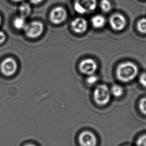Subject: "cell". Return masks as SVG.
<instances>
[{
    "label": "cell",
    "mask_w": 146,
    "mask_h": 146,
    "mask_svg": "<svg viewBox=\"0 0 146 146\" xmlns=\"http://www.w3.org/2000/svg\"><path fill=\"white\" fill-rule=\"evenodd\" d=\"M6 39V35L4 33L0 31V44H2L4 42Z\"/></svg>",
    "instance_id": "21"
},
{
    "label": "cell",
    "mask_w": 146,
    "mask_h": 146,
    "mask_svg": "<svg viewBox=\"0 0 146 146\" xmlns=\"http://www.w3.org/2000/svg\"><path fill=\"white\" fill-rule=\"evenodd\" d=\"M110 25L114 31H121L124 30L127 25V20L125 17L120 14L112 15L110 19Z\"/></svg>",
    "instance_id": "7"
},
{
    "label": "cell",
    "mask_w": 146,
    "mask_h": 146,
    "mask_svg": "<svg viewBox=\"0 0 146 146\" xmlns=\"http://www.w3.org/2000/svg\"><path fill=\"white\" fill-rule=\"evenodd\" d=\"M139 108L141 112L146 115V98H144L140 101Z\"/></svg>",
    "instance_id": "17"
},
{
    "label": "cell",
    "mask_w": 146,
    "mask_h": 146,
    "mask_svg": "<svg viewBox=\"0 0 146 146\" xmlns=\"http://www.w3.org/2000/svg\"><path fill=\"white\" fill-rule=\"evenodd\" d=\"M139 69L134 63L127 62L121 63L116 69V75L118 79L123 82H129L135 78Z\"/></svg>",
    "instance_id": "1"
},
{
    "label": "cell",
    "mask_w": 146,
    "mask_h": 146,
    "mask_svg": "<svg viewBox=\"0 0 146 146\" xmlns=\"http://www.w3.org/2000/svg\"><path fill=\"white\" fill-rule=\"evenodd\" d=\"M24 146H36L35 145H34V144H26V145H25Z\"/></svg>",
    "instance_id": "23"
},
{
    "label": "cell",
    "mask_w": 146,
    "mask_h": 146,
    "mask_svg": "<svg viewBox=\"0 0 146 146\" xmlns=\"http://www.w3.org/2000/svg\"><path fill=\"white\" fill-rule=\"evenodd\" d=\"M97 69V63L93 59H84L80 63L79 69L81 72L87 75H93Z\"/></svg>",
    "instance_id": "5"
},
{
    "label": "cell",
    "mask_w": 146,
    "mask_h": 146,
    "mask_svg": "<svg viewBox=\"0 0 146 146\" xmlns=\"http://www.w3.org/2000/svg\"><path fill=\"white\" fill-rule=\"evenodd\" d=\"M92 26L96 29L102 28L106 24V19L101 15H97L92 17L91 19Z\"/></svg>",
    "instance_id": "11"
},
{
    "label": "cell",
    "mask_w": 146,
    "mask_h": 146,
    "mask_svg": "<svg viewBox=\"0 0 146 146\" xmlns=\"http://www.w3.org/2000/svg\"><path fill=\"white\" fill-rule=\"evenodd\" d=\"M137 146H146V135H143L138 139Z\"/></svg>",
    "instance_id": "19"
},
{
    "label": "cell",
    "mask_w": 146,
    "mask_h": 146,
    "mask_svg": "<svg viewBox=\"0 0 146 146\" xmlns=\"http://www.w3.org/2000/svg\"><path fill=\"white\" fill-rule=\"evenodd\" d=\"M111 93L105 85L98 86L94 93V99L96 103L99 105H105L110 101Z\"/></svg>",
    "instance_id": "3"
},
{
    "label": "cell",
    "mask_w": 146,
    "mask_h": 146,
    "mask_svg": "<svg viewBox=\"0 0 146 146\" xmlns=\"http://www.w3.org/2000/svg\"><path fill=\"white\" fill-rule=\"evenodd\" d=\"M1 18L0 17V24H1Z\"/></svg>",
    "instance_id": "25"
},
{
    "label": "cell",
    "mask_w": 146,
    "mask_h": 146,
    "mask_svg": "<svg viewBox=\"0 0 146 146\" xmlns=\"http://www.w3.org/2000/svg\"><path fill=\"white\" fill-rule=\"evenodd\" d=\"M31 2L35 4H39L40 3L42 2L43 0H31Z\"/></svg>",
    "instance_id": "22"
},
{
    "label": "cell",
    "mask_w": 146,
    "mask_h": 146,
    "mask_svg": "<svg viewBox=\"0 0 146 146\" xmlns=\"http://www.w3.org/2000/svg\"><path fill=\"white\" fill-rule=\"evenodd\" d=\"M139 82L142 86L146 88V73H143L140 76Z\"/></svg>",
    "instance_id": "20"
},
{
    "label": "cell",
    "mask_w": 146,
    "mask_h": 146,
    "mask_svg": "<svg viewBox=\"0 0 146 146\" xmlns=\"http://www.w3.org/2000/svg\"><path fill=\"white\" fill-rule=\"evenodd\" d=\"M79 142L81 146H96L97 141L95 135L93 133L84 131L80 135Z\"/></svg>",
    "instance_id": "9"
},
{
    "label": "cell",
    "mask_w": 146,
    "mask_h": 146,
    "mask_svg": "<svg viewBox=\"0 0 146 146\" xmlns=\"http://www.w3.org/2000/svg\"><path fill=\"white\" fill-rule=\"evenodd\" d=\"M19 11L21 16L25 18L28 16L30 14L31 8L29 4L27 3H24L19 7Z\"/></svg>",
    "instance_id": "12"
},
{
    "label": "cell",
    "mask_w": 146,
    "mask_h": 146,
    "mask_svg": "<svg viewBox=\"0 0 146 146\" xmlns=\"http://www.w3.org/2000/svg\"><path fill=\"white\" fill-rule=\"evenodd\" d=\"M111 93L116 97H120L123 94V88L118 85H115L111 89Z\"/></svg>",
    "instance_id": "14"
},
{
    "label": "cell",
    "mask_w": 146,
    "mask_h": 146,
    "mask_svg": "<svg viewBox=\"0 0 146 146\" xmlns=\"http://www.w3.org/2000/svg\"><path fill=\"white\" fill-rule=\"evenodd\" d=\"M12 1H15V2H20V1H22L23 0H12Z\"/></svg>",
    "instance_id": "24"
},
{
    "label": "cell",
    "mask_w": 146,
    "mask_h": 146,
    "mask_svg": "<svg viewBox=\"0 0 146 146\" xmlns=\"http://www.w3.org/2000/svg\"><path fill=\"white\" fill-rule=\"evenodd\" d=\"M43 25L38 21H34L26 25L24 29L25 34L31 38H36L40 36L43 33Z\"/></svg>",
    "instance_id": "4"
},
{
    "label": "cell",
    "mask_w": 146,
    "mask_h": 146,
    "mask_svg": "<svg viewBox=\"0 0 146 146\" xmlns=\"http://www.w3.org/2000/svg\"><path fill=\"white\" fill-rule=\"evenodd\" d=\"M139 31L143 34H146V18H142L139 21L137 24Z\"/></svg>",
    "instance_id": "16"
},
{
    "label": "cell",
    "mask_w": 146,
    "mask_h": 146,
    "mask_svg": "<svg viewBox=\"0 0 146 146\" xmlns=\"http://www.w3.org/2000/svg\"><path fill=\"white\" fill-rule=\"evenodd\" d=\"M99 78L97 76L91 75L89 76V77L87 79V82L88 84L89 85H94L96 83H97V82L98 81Z\"/></svg>",
    "instance_id": "18"
},
{
    "label": "cell",
    "mask_w": 146,
    "mask_h": 146,
    "mask_svg": "<svg viewBox=\"0 0 146 146\" xmlns=\"http://www.w3.org/2000/svg\"><path fill=\"white\" fill-rule=\"evenodd\" d=\"M17 67V64L14 59L8 58L1 63V70L4 75L11 76L16 73Z\"/></svg>",
    "instance_id": "6"
},
{
    "label": "cell",
    "mask_w": 146,
    "mask_h": 146,
    "mask_svg": "<svg viewBox=\"0 0 146 146\" xmlns=\"http://www.w3.org/2000/svg\"><path fill=\"white\" fill-rule=\"evenodd\" d=\"M25 18L23 17H18L15 19L14 21V25L15 27L17 29H24L26 26Z\"/></svg>",
    "instance_id": "13"
},
{
    "label": "cell",
    "mask_w": 146,
    "mask_h": 146,
    "mask_svg": "<svg viewBox=\"0 0 146 146\" xmlns=\"http://www.w3.org/2000/svg\"><path fill=\"white\" fill-rule=\"evenodd\" d=\"M100 7L104 12H109L112 8V5L109 0H102L100 2Z\"/></svg>",
    "instance_id": "15"
},
{
    "label": "cell",
    "mask_w": 146,
    "mask_h": 146,
    "mask_svg": "<svg viewBox=\"0 0 146 146\" xmlns=\"http://www.w3.org/2000/svg\"><path fill=\"white\" fill-rule=\"evenodd\" d=\"M71 28L74 32L82 34L88 29V23L85 19L78 17L74 19L71 23Z\"/></svg>",
    "instance_id": "10"
},
{
    "label": "cell",
    "mask_w": 146,
    "mask_h": 146,
    "mask_svg": "<svg viewBox=\"0 0 146 146\" xmlns=\"http://www.w3.org/2000/svg\"><path fill=\"white\" fill-rule=\"evenodd\" d=\"M67 16V12L65 9L61 7H58L51 11L50 19L54 24H59L66 20Z\"/></svg>",
    "instance_id": "8"
},
{
    "label": "cell",
    "mask_w": 146,
    "mask_h": 146,
    "mask_svg": "<svg viewBox=\"0 0 146 146\" xmlns=\"http://www.w3.org/2000/svg\"></svg>",
    "instance_id": "26"
},
{
    "label": "cell",
    "mask_w": 146,
    "mask_h": 146,
    "mask_svg": "<svg viewBox=\"0 0 146 146\" xmlns=\"http://www.w3.org/2000/svg\"><path fill=\"white\" fill-rule=\"evenodd\" d=\"M97 6V0H75L74 4L76 11L81 14L92 12Z\"/></svg>",
    "instance_id": "2"
}]
</instances>
